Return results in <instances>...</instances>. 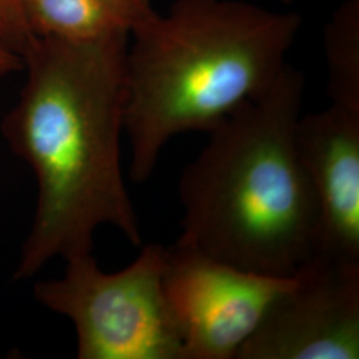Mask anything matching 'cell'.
I'll return each mask as SVG.
<instances>
[{"instance_id":"1","label":"cell","mask_w":359,"mask_h":359,"mask_svg":"<svg viewBox=\"0 0 359 359\" xmlns=\"http://www.w3.org/2000/svg\"><path fill=\"white\" fill-rule=\"evenodd\" d=\"M129 36L38 38L27 76L1 123L13 154L35 175L38 201L13 278L35 277L53 258L92 253L95 233L142 234L121 170Z\"/></svg>"},{"instance_id":"2","label":"cell","mask_w":359,"mask_h":359,"mask_svg":"<svg viewBox=\"0 0 359 359\" xmlns=\"http://www.w3.org/2000/svg\"><path fill=\"white\" fill-rule=\"evenodd\" d=\"M304 95V74L287 63L269 90L208 132L180 179L176 243L277 277L316 252L318 208L295 148Z\"/></svg>"},{"instance_id":"3","label":"cell","mask_w":359,"mask_h":359,"mask_svg":"<svg viewBox=\"0 0 359 359\" xmlns=\"http://www.w3.org/2000/svg\"><path fill=\"white\" fill-rule=\"evenodd\" d=\"M302 18L244 0H175L129 36L124 132L142 184L173 137L205 132L269 90Z\"/></svg>"},{"instance_id":"4","label":"cell","mask_w":359,"mask_h":359,"mask_svg":"<svg viewBox=\"0 0 359 359\" xmlns=\"http://www.w3.org/2000/svg\"><path fill=\"white\" fill-rule=\"evenodd\" d=\"M165 246L148 244L127 268L105 273L92 253L39 281L41 306L74 325L79 359H181L182 342L164 283Z\"/></svg>"},{"instance_id":"5","label":"cell","mask_w":359,"mask_h":359,"mask_svg":"<svg viewBox=\"0 0 359 359\" xmlns=\"http://www.w3.org/2000/svg\"><path fill=\"white\" fill-rule=\"evenodd\" d=\"M163 283L181 359H236L293 276L241 269L176 243L165 248Z\"/></svg>"},{"instance_id":"6","label":"cell","mask_w":359,"mask_h":359,"mask_svg":"<svg viewBox=\"0 0 359 359\" xmlns=\"http://www.w3.org/2000/svg\"><path fill=\"white\" fill-rule=\"evenodd\" d=\"M359 262L313 253L236 359H358Z\"/></svg>"},{"instance_id":"7","label":"cell","mask_w":359,"mask_h":359,"mask_svg":"<svg viewBox=\"0 0 359 359\" xmlns=\"http://www.w3.org/2000/svg\"><path fill=\"white\" fill-rule=\"evenodd\" d=\"M295 148L318 208L314 253L359 262L358 111L330 104L301 115Z\"/></svg>"},{"instance_id":"8","label":"cell","mask_w":359,"mask_h":359,"mask_svg":"<svg viewBox=\"0 0 359 359\" xmlns=\"http://www.w3.org/2000/svg\"><path fill=\"white\" fill-rule=\"evenodd\" d=\"M36 38L90 41L130 34L151 18L152 0H22Z\"/></svg>"},{"instance_id":"9","label":"cell","mask_w":359,"mask_h":359,"mask_svg":"<svg viewBox=\"0 0 359 359\" xmlns=\"http://www.w3.org/2000/svg\"><path fill=\"white\" fill-rule=\"evenodd\" d=\"M332 104L359 112V0H344L323 29Z\"/></svg>"},{"instance_id":"10","label":"cell","mask_w":359,"mask_h":359,"mask_svg":"<svg viewBox=\"0 0 359 359\" xmlns=\"http://www.w3.org/2000/svg\"><path fill=\"white\" fill-rule=\"evenodd\" d=\"M0 39L22 60L35 44L38 38L28 25L22 0H0Z\"/></svg>"},{"instance_id":"11","label":"cell","mask_w":359,"mask_h":359,"mask_svg":"<svg viewBox=\"0 0 359 359\" xmlns=\"http://www.w3.org/2000/svg\"><path fill=\"white\" fill-rule=\"evenodd\" d=\"M23 68L22 57L0 39V79Z\"/></svg>"},{"instance_id":"12","label":"cell","mask_w":359,"mask_h":359,"mask_svg":"<svg viewBox=\"0 0 359 359\" xmlns=\"http://www.w3.org/2000/svg\"><path fill=\"white\" fill-rule=\"evenodd\" d=\"M278 1H280V3H283L285 6H290V4L295 3L297 0H278Z\"/></svg>"}]
</instances>
